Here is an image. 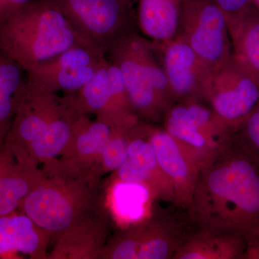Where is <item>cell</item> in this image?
Wrapping results in <instances>:
<instances>
[{"label": "cell", "mask_w": 259, "mask_h": 259, "mask_svg": "<svg viewBox=\"0 0 259 259\" xmlns=\"http://www.w3.org/2000/svg\"><path fill=\"white\" fill-rule=\"evenodd\" d=\"M148 196L149 191L144 185L120 182L114 191L116 208L122 215L133 221H137L143 214L142 205Z\"/></svg>", "instance_id": "22"}, {"label": "cell", "mask_w": 259, "mask_h": 259, "mask_svg": "<svg viewBox=\"0 0 259 259\" xmlns=\"http://www.w3.org/2000/svg\"><path fill=\"white\" fill-rule=\"evenodd\" d=\"M258 102L259 81L233 56L210 73L204 102L234 132Z\"/></svg>", "instance_id": "8"}, {"label": "cell", "mask_w": 259, "mask_h": 259, "mask_svg": "<svg viewBox=\"0 0 259 259\" xmlns=\"http://www.w3.org/2000/svg\"><path fill=\"white\" fill-rule=\"evenodd\" d=\"M31 190L28 180L18 172L0 167V216L14 212Z\"/></svg>", "instance_id": "21"}, {"label": "cell", "mask_w": 259, "mask_h": 259, "mask_svg": "<svg viewBox=\"0 0 259 259\" xmlns=\"http://www.w3.org/2000/svg\"><path fill=\"white\" fill-rule=\"evenodd\" d=\"M131 127L114 128L111 138L100 155L104 166L107 170H117L128 159L130 131Z\"/></svg>", "instance_id": "23"}, {"label": "cell", "mask_w": 259, "mask_h": 259, "mask_svg": "<svg viewBox=\"0 0 259 259\" xmlns=\"http://www.w3.org/2000/svg\"><path fill=\"white\" fill-rule=\"evenodd\" d=\"M66 103L67 108L64 113L49 124L40 139L29 144L32 152L40 159L56 157L71 141L73 125L81 115Z\"/></svg>", "instance_id": "19"}, {"label": "cell", "mask_w": 259, "mask_h": 259, "mask_svg": "<svg viewBox=\"0 0 259 259\" xmlns=\"http://www.w3.org/2000/svg\"><path fill=\"white\" fill-rule=\"evenodd\" d=\"M117 171L120 182L144 185L149 191L151 197L163 201L161 190L157 182L152 174L144 167L128 158Z\"/></svg>", "instance_id": "24"}, {"label": "cell", "mask_w": 259, "mask_h": 259, "mask_svg": "<svg viewBox=\"0 0 259 259\" xmlns=\"http://www.w3.org/2000/svg\"><path fill=\"white\" fill-rule=\"evenodd\" d=\"M128 158L152 174L163 196V202L174 203V193L169 182L161 171L146 131V122L140 121L130 131Z\"/></svg>", "instance_id": "18"}, {"label": "cell", "mask_w": 259, "mask_h": 259, "mask_svg": "<svg viewBox=\"0 0 259 259\" xmlns=\"http://www.w3.org/2000/svg\"><path fill=\"white\" fill-rule=\"evenodd\" d=\"M188 216L194 228L259 230V159L236 134L199 171Z\"/></svg>", "instance_id": "1"}, {"label": "cell", "mask_w": 259, "mask_h": 259, "mask_svg": "<svg viewBox=\"0 0 259 259\" xmlns=\"http://www.w3.org/2000/svg\"><path fill=\"white\" fill-rule=\"evenodd\" d=\"M24 213L40 229L62 233L72 226L76 215L69 194L54 185L35 187L24 198Z\"/></svg>", "instance_id": "12"}, {"label": "cell", "mask_w": 259, "mask_h": 259, "mask_svg": "<svg viewBox=\"0 0 259 259\" xmlns=\"http://www.w3.org/2000/svg\"><path fill=\"white\" fill-rule=\"evenodd\" d=\"M192 229L161 211L119 236L105 255L113 259H172Z\"/></svg>", "instance_id": "7"}, {"label": "cell", "mask_w": 259, "mask_h": 259, "mask_svg": "<svg viewBox=\"0 0 259 259\" xmlns=\"http://www.w3.org/2000/svg\"><path fill=\"white\" fill-rule=\"evenodd\" d=\"M146 125L158 165L173 190V204L188 212L202 164L162 126Z\"/></svg>", "instance_id": "10"}, {"label": "cell", "mask_w": 259, "mask_h": 259, "mask_svg": "<svg viewBox=\"0 0 259 259\" xmlns=\"http://www.w3.org/2000/svg\"><path fill=\"white\" fill-rule=\"evenodd\" d=\"M32 1L34 0H0V24Z\"/></svg>", "instance_id": "27"}, {"label": "cell", "mask_w": 259, "mask_h": 259, "mask_svg": "<svg viewBox=\"0 0 259 259\" xmlns=\"http://www.w3.org/2000/svg\"><path fill=\"white\" fill-rule=\"evenodd\" d=\"M79 35L106 54L126 33L138 30L131 0H54Z\"/></svg>", "instance_id": "5"}, {"label": "cell", "mask_w": 259, "mask_h": 259, "mask_svg": "<svg viewBox=\"0 0 259 259\" xmlns=\"http://www.w3.org/2000/svg\"><path fill=\"white\" fill-rule=\"evenodd\" d=\"M177 35L212 71L233 56L228 18L212 0H182Z\"/></svg>", "instance_id": "6"}, {"label": "cell", "mask_w": 259, "mask_h": 259, "mask_svg": "<svg viewBox=\"0 0 259 259\" xmlns=\"http://www.w3.org/2000/svg\"><path fill=\"white\" fill-rule=\"evenodd\" d=\"M79 46L94 48L54 0L30 2L0 24V51L25 71Z\"/></svg>", "instance_id": "2"}, {"label": "cell", "mask_w": 259, "mask_h": 259, "mask_svg": "<svg viewBox=\"0 0 259 259\" xmlns=\"http://www.w3.org/2000/svg\"><path fill=\"white\" fill-rule=\"evenodd\" d=\"M253 4L259 10V0H253Z\"/></svg>", "instance_id": "29"}, {"label": "cell", "mask_w": 259, "mask_h": 259, "mask_svg": "<svg viewBox=\"0 0 259 259\" xmlns=\"http://www.w3.org/2000/svg\"><path fill=\"white\" fill-rule=\"evenodd\" d=\"M113 127L97 120L90 122L86 116H80L73 125L75 146L83 156H100L113 133Z\"/></svg>", "instance_id": "20"}, {"label": "cell", "mask_w": 259, "mask_h": 259, "mask_svg": "<svg viewBox=\"0 0 259 259\" xmlns=\"http://www.w3.org/2000/svg\"><path fill=\"white\" fill-rule=\"evenodd\" d=\"M105 59L106 54L95 48L74 47L26 70V81L48 93H72L93 77Z\"/></svg>", "instance_id": "9"}, {"label": "cell", "mask_w": 259, "mask_h": 259, "mask_svg": "<svg viewBox=\"0 0 259 259\" xmlns=\"http://www.w3.org/2000/svg\"><path fill=\"white\" fill-rule=\"evenodd\" d=\"M235 134L259 159V102L237 127Z\"/></svg>", "instance_id": "25"}, {"label": "cell", "mask_w": 259, "mask_h": 259, "mask_svg": "<svg viewBox=\"0 0 259 259\" xmlns=\"http://www.w3.org/2000/svg\"><path fill=\"white\" fill-rule=\"evenodd\" d=\"M138 27L151 41L162 45L178 34L182 0H138Z\"/></svg>", "instance_id": "15"}, {"label": "cell", "mask_w": 259, "mask_h": 259, "mask_svg": "<svg viewBox=\"0 0 259 259\" xmlns=\"http://www.w3.org/2000/svg\"><path fill=\"white\" fill-rule=\"evenodd\" d=\"M245 235L194 228L172 259H243Z\"/></svg>", "instance_id": "13"}, {"label": "cell", "mask_w": 259, "mask_h": 259, "mask_svg": "<svg viewBox=\"0 0 259 259\" xmlns=\"http://www.w3.org/2000/svg\"><path fill=\"white\" fill-rule=\"evenodd\" d=\"M212 1L224 12L227 17L241 13L253 3V0H212Z\"/></svg>", "instance_id": "26"}, {"label": "cell", "mask_w": 259, "mask_h": 259, "mask_svg": "<svg viewBox=\"0 0 259 259\" xmlns=\"http://www.w3.org/2000/svg\"><path fill=\"white\" fill-rule=\"evenodd\" d=\"M157 46L175 102H204L212 70L180 35Z\"/></svg>", "instance_id": "11"}, {"label": "cell", "mask_w": 259, "mask_h": 259, "mask_svg": "<svg viewBox=\"0 0 259 259\" xmlns=\"http://www.w3.org/2000/svg\"><path fill=\"white\" fill-rule=\"evenodd\" d=\"M246 244L243 259H259V230L245 236Z\"/></svg>", "instance_id": "28"}, {"label": "cell", "mask_w": 259, "mask_h": 259, "mask_svg": "<svg viewBox=\"0 0 259 259\" xmlns=\"http://www.w3.org/2000/svg\"><path fill=\"white\" fill-rule=\"evenodd\" d=\"M25 81V71L0 51V138L9 131Z\"/></svg>", "instance_id": "17"}, {"label": "cell", "mask_w": 259, "mask_h": 259, "mask_svg": "<svg viewBox=\"0 0 259 259\" xmlns=\"http://www.w3.org/2000/svg\"><path fill=\"white\" fill-rule=\"evenodd\" d=\"M131 1H133V0H131Z\"/></svg>", "instance_id": "30"}, {"label": "cell", "mask_w": 259, "mask_h": 259, "mask_svg": "<svg viewBox=\"0 0 259 259\" xmlns=\"http://www.w3.org/2000/svg\"><path fill=\"white\" fill-rule=\"evenodd\" d=\"M227 18L233 57L259 81V10L253 4Z\"/></svg>", "instance_id": "14"}, {"label": "cell", "mask_w": 259, "mask_h": 259, "mask_svg": "<svg viewBox=\"0 0 259 259\" xmlns=\"http://www.w3.org/2000/svg\"><path fill=\"white\" fill-rule=\"evenodd\" d=\"M38 228L25 214L0 216V256L37 253L42 244Z\"/></svg>", "instance_id": "16"}, {"label": "cell", "mask_w": 259, "mask_h": 259, "mask_svg": "<svg viewBox=\"0 0 259 259\" xmlns=\"http://www.w3.org/2000/svg\"><path fill=\"white\" fill-rule=\"evenodd\" d=\"M106 57L120 69L131 109L139 120L161 122L175 100L157 44L134 30L117 39Z\"/></svg>", "instance_id": "3"}, {"label": "cell", "mask_w": 259, "mask_h": 259, "mask_svg": "<svg viewBox=\"0 0 259 259\" xmlns=\"http://www.w3.org/2000/svg\"><path fill=\"white\" fill-rule=\"evenodd\" d=\"M162 127L185 146L202 167L231 143L235 132L204 102H175Z\"/></svg>", "instance_id": "4"}]
</instances>
